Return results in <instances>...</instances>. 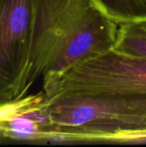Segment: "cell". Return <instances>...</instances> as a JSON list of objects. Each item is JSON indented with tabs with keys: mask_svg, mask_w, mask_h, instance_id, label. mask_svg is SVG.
I'll return each instance as SVG.
<instances>
[{
	"mask_svg": "<svg viewBox=\"0 0 146 147\" xmlns=\"http://www.w3.org/2000/svg\"><path fill=\"white\" fill-rule=\"evenodd\" d=\"M119 26L146 21V0H90Z\"/></svg>",
	"mask_w": 146,
	"mask_h": 147,
	"instance_id": "cell-7",
	"label": "cell"
},
{
	"mask_svg": "<svg viewBox=\"0 0 146 147\" xmlns=\"http://www.w3.org/2000/svg\"><path fill=\"white\" fill-rule=\"evenodd\" d=\"M90 0H35L27 90L57 56L75 19Z\"/></svg>",
	"mask_w": 146,
	"mask_h": 147,
	"instance_id": "cell-5",
	"label": "cell"
},
{
	"mask_svg": "<svg viewBox=\"0 0 146 147\" xmlns=\"http://www.w3.org/2000/svg\"><path fill=\"white\" fill-rule=\"evenodd\" d=\"M125 140L128 143L132 142H145L146 141V129L140 131L127 132L125 135Z\"/></svg>",
	"mask_w": 146,
	"mask_h": 147,
	"instance_id": "cell-10",
	"label": "cell"
},
{
	"mask_svg": "<svg viewBox=\"0 0 146 147\" xmlns=\"http://www.w3.org/2000/svg\"><path fill=\"white\" fill-rule=\"evenodd\" d=\"M52 140L105 142L122 132L146 129V96H46Z\"/></svg>",
	"mask_w": 146,
	"mask_h": 147,
	"instance_id": "cell-1",
	"label": "cell"
},
{
	"mask_svg": "<svg viewBox=\"0 0 146 147\" xmlns=\"http://www.w3.org/2000/svg\"><path fill=\"white\" fill-rule=\"evenodd\" d=\"M119 27L90 1L75 19L57 56L43 74V88L74 65L114 49Z\"/></svg>",
	"mask_w": 146,
	"mask_h": 147,
	"instance_id": "cell-4",
	"label": "cell"
},
{
	"mask_svg": "<svg viewBox=\"0 0 146 147\" xmlns=\"http://www.w3.org/2000/svg\"><path fill=\"white\" fill-rule=\"evenodd\" d=\"M35 0H0V102L28 95Z\"/></svg>",
	"mask_w": 146,
	"mask_h": 147,
	"instance_id": "cell-3",
	"label": "cell"
},
{
	"mask_svg": "<svg viewBox=\"0 0 146 147\" xmlns=\"http://www.w3.org/2000/svg\"><path fill=\"white\" fill-rule=\"evenodd\" d=\"M114 49L146 58V21L120 25Z\"/></svg>",
	"mask_w": 146,
	"mask_h": 147,
	"instance_id": "cell-8",
	"label": "cell"
},
{
	"mask_svg": "<svg viewBox=\"0 0 146 147\" xmlns=\"http://www.w3.org/2000/svg\"><path fill=\"white\" fill-rule=\"evenodd\" d=\"M43 91L47 97L146 96V58L112 49L68 69Z\"/></svg>",
	"mask_w": 146,
	"mask_h": 147,
	"instance_id": "cell-2",
	"label": "cell"
},
{
	"mask_svg": "<svg viewBox=\"0 0 146 147\" xmlns=\"http://www.w3.org/2000/svg\"><path fill=\"white\" fill-rule=\"evenodd\" d=\"M45 99L46 94L42 90L37 94H28L20 99L0 102V123L43 108Z\"/></svg>",
	"mask_w": 146,
	"mask_h": 147,
	"instance_id": "cell-9",
	"label": "cell"
},
{
	"mask_svg": "<svg viewBox=\"0 0 146 147\" xmlns=\"http://www.w3.org/2000/svg\"><path fill=\"white\" fill-rule=\"evenodd\" d=\"M43 108L2 121L0 135L14 140H52V125Z\"/></svg>",
	"mask_w": 146,
	"mask_h": 147,
	"instance_id": "cell-6",
	"label": "cell"
}]
</instances>
